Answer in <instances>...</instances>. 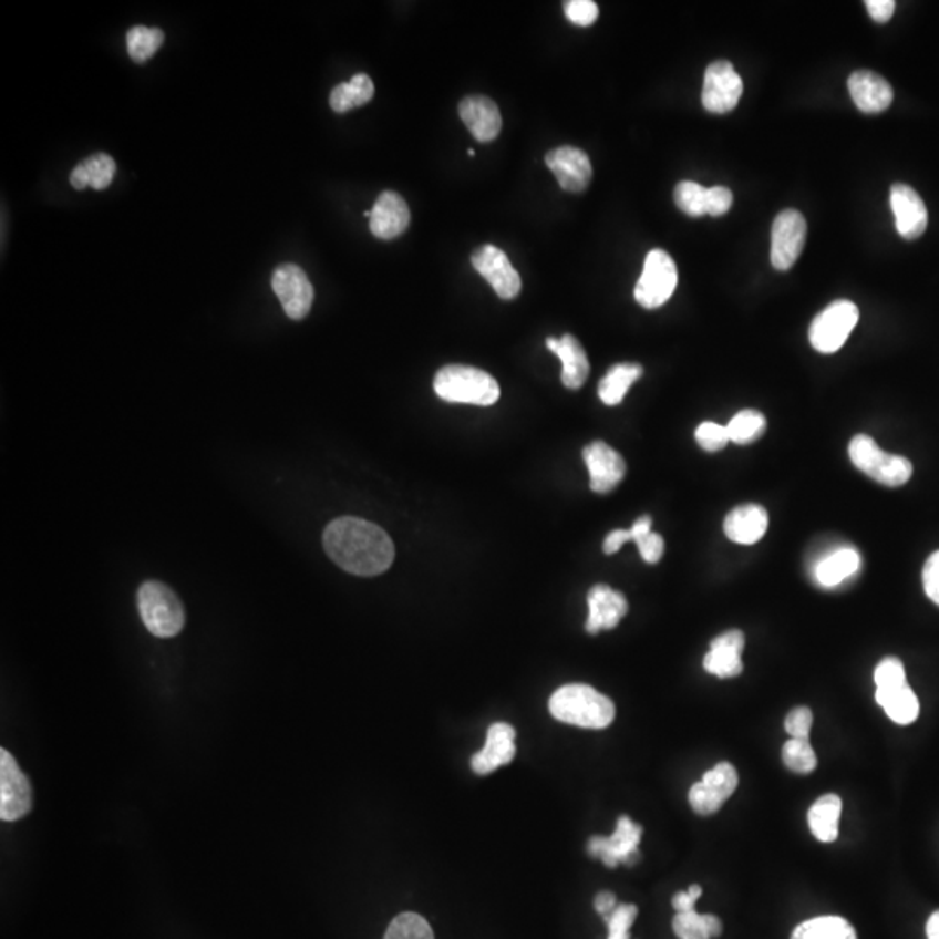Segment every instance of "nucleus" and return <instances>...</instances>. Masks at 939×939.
I'll use <instances>...</instances> for the list:
<instances>
[{"label":"nucleus","instance_id":"40","mask_svg":"<svg viewBox=\"0 0 939 939\" xmlns=\"http://www.w3.org/2000/svg\"><path fill=\"white\" fill-rule=\"evenodd\" d=\"M637 910L636 905H618L611 916L603 917L608 923V939H630V929L636 922Z\"/></svg>","mask_w":939,"mask_h":939},{"label":"nucleus","instance_id":"6","mask_svg":"<svg viewBox=\"0 0 939 939\" xmlns=\"http://www.w3.org/2000/svg\"><path fill=\"white\" fill-rule=\"evenodd\" d=\"M677 282L679 271L672 256L663 249H652L646 256L644 270L633 291L637 303L648 310L663 307L675 292Z\"/></svg>","mask_w":939,"mask_h":939},{"label":"nucleus","instance_id":"1","mask_svg":"<svg viewBox=\"0 0 939 939\" xmlns=\"http://www.w3.org/2000/svg\"><path fill=\"white\" fill-rule=\"evenodd\" d=\"M324 550L343 571L365 578L389 571L395 559L385 530L357 517H340L326 527Z\"/></svg>","mask_w":939,"mask_h":939},{"label":"nucleus","instance_id":"19","mask_svg":"<svg viewBox=\"0 0 939 939\" xmlns=\"http://www.w3.org/2000/svg\"><path fill=\"white\" fill-rule=\"evenodd\" d=\"M628 612L623 594L608 585H596L588 591V620L585 628L590 636L618 627Z\"/></svg>","mask_w":939,"mask_h":939},{"label":"nucleus","instance_id":"29","mask_svg":"<svg viewBox=\"0 0 939 939\" xmlns=\"http://www.w3.org/2000/svg\"><path fill=\"white\" fill-rule=\"evenodd\" d=\"M840 814H843V801L835 794L823 795L811 806L807 823L819 843L832 844L837 840Z\"/></svg>","mask_w":939,"mask_h":939},{"label":"nucleus","instance_id":"31","mask_svg":"<svg viewBox=\"0 0 939 939\" xmlns=\"http://www.w3.org/2000/svg\"><path fill=\"white\" fill-rule=\"evenodd\" d=\"M374 96V84L365 73H357L352 81L343 82L332 90L329 103L331 109L338 114H344L357 106L365 105L371 102Z\"/></svg>","mask_w":939,"mask_h":939},{"label":"nucleus","instance_id":"35","mask_svg":"<svg viewBox=\"0 0 939 939\" xmlns=\"http://www.w3.org/2000/svg\"><path fill=\"white\" fill-rule=\"evenodd\" d=\"M127 53L136 63H145L157 53L161 45L164 44V32L158 29H148V27H133L127 32Z\"/></svg>","mask_w":939,"mask_h":939},{"label":"nucleus","instance_id":"43","mask_svg":"<svg viewBox=\"0 0 939 939\" xmlns=\"http://www.w3.org/2000/svg\"><path fill=\"white\" fill-rule=\"evenodd\" d=\"M813 722V712L807 706H797L786 715L785 731L795 740H809Z\"/></svg>","mask_w":939,"mask_h":939},{"label":"nucleus","instance_id":"4","mask_svg":"<svg viewBox=\"0 0 939 939\" xmlns=\"http://www.w3.org/2000/svg\"><path fill=\"white\" fill-rule=\"evenodd\" d=\"M138 612L146 630L158 639L178 636L185 627L187 615L175 591L161 581H145L136 596Z\"/></svg>","mask_w":939,"mask_h":939},{"label":"nucleus","instance_id":"50","mask_svg":"<svg viewBox=\"0 0 939 939\" xmlns=\"http://www.w3.org/2000/svg\"><path fill=\"white\" fill-rule=\"evenodd\" d=\"M926 931H928L929 939H939V911H935V914L929 917L928 928H926Z\"/></svg>","mask_w":939,"mask_h":939},{"label":"nucleus","instance_id":"46","mask_svg":"<svg viewBox=\"0 0 939 939\" xmlns=\"http://www.w3.org/2000/svg\"><path fill=\"white\" fill-rule=\"evenodd\" d=\"M923 590L926 596L939 606V550L929 557L922 571Z\"/></svg>","mask_w":939,"mask_h":939},{"label":"nucleus","instance_id":"16","mask_svg":"<svg viewBox=\"0 0 939 939\" xmlns=\"http://www.w3.org/2000/svg\"><path fill=\"white\" fill-rule=\"evenodd\" d=\"M548 169L554 173L555 178L559 182L560 188L572 194L585 192L590 185L591 171L590 158L584 151L575 148V146H559L554 151L548 152L545 157Z\"/></svg>","mask_w":939,"mask_h":939},{"label":"nucleus","instance_id":"14","mask_svg":"<svg viewBox=\"0 0 939 939\" xmlns=\"http://www.w3.org/2000/svg\"><path fill=\"white\" fill-rule=\"evenodd\" d=\"M472 265L491 283V288L502 300L517 298L523 288V280L518 271L512 267L508 256L499 247L491 246V244L478 247L472 255Z\"/></svg>","mask_w":939,"mask_h":939},{"label":"nucleus","instance_id":"3","mask_svg":"<svg viewBox=\"0 0 939 939\" xmlns=\"http://www.w3.org/2000/svg\"><path fill=\"white\" fill-rule=\"evenodd\" d=\"M434 390L442 401L456 404L493 405L499 399L498 381L482 369L453 364L435 374Z\"/></svg>","mask_w":939,"mask_h":939},{"label":"nucleus","instance_id":"11","mask_svg":"<svg viewBox=\"0 0 939 939\" xmlns=\"http://www.w3.org/2000/svg\"><path fill=\"white\" fill-rule=\"evenodd\" d=\"M807 239L806 218L797 209H786L774 219L771 231V264L776 270L794 267Z\"/></svg>","mask_w":939,"mask_h":939},{"label":"nucleus","instance_id":"38","mask_svg":"<svg viewBox=\"0 0 939 939\" xmlns=\"http://www.w3.org/2000/svg\"><path fill=\"white\" fill-rule=\"evenodd\" d=\"M706 194L709 188L701 187L698 183L681 182L675 187L673 199L682 213L691 218H701L706 216Z\"/></svg>","mask_w":939,"mask_h":939},{"label":"nucleus","instance_id":"47","mask_svg":"<svg viewBox=\"0 0 939 939\" xmlns=\"http://www.w3.org/2000/svg\"><path fill=\"white\" fill-rule=\"evenodd\" d=\"M865 8H867L871 20L877 21V23H887L895 14L896 2L895 0H867Z\"/></svg>","mask_w":939,"mask_h":939},{"label":"nucleus","instance_id":"20","mask_svg":"<svg viewBox=\"0 0 939 939\" xmlns=\"http://www.w3.org/2000/svg\"><path fill=\"white\" fill-rule=\"evenodd\" d=\"M875 700L883 706L886 715L899 725H910L919 719L920 703L914 689L908 685L907 677H899L898 681L877 682L875 684Z\"/></svg>","mask_w":939,"mask_h":939},{"label":"nucleus","instance_id":"15","mask_svg":"<svg viewBox=\"0 0 939 939\" xmlns=\"http://www.w3.org/2000/svg\"><path fill=\"white\" fill-rule=\"evenodd\" d=\"M584 460L590 474V489L597 494H608L615 489L625 474L627 465L621 454L606 442L596 441L584 450Z\"/></svg>","mask_w":939,"mask_h":939},{"label":"nucleus","instance_id":"26","mask_svg":"<svg viewBox=\"0 0 939 939\" xmlns=\"http://www.w3.org/2000/svg\"><path fill=\"white\" fill-rule=\"evenodd\" d=\"M767 526L770 517L764 506L746 503L729 512L724 520V533L731 541L753 545L764 538Z\"/></svg>","mask_w":939,"mask_h":939},{"label":"nucleus","instance_id":"13","mask_svg":"<svg viewBox=\"0 0 939 939\" xmlns=\"http://www.w3.org/2000/svg\"><path fill=\"white\" fill-rule=\"evenodd\" d=\"M271 289L276 292L283 312L289 319L303 320L313 305V286L298 265L283 264L271 276Z\"/></svg>","mask_w":939,"mask_h":939},{"label":"nucleus","instance_id":"33","mask_svg":"<svg viewBox=\"0 0 939 939\" xmlns=\"http://www.w3.org/2000/svg\"><path fill=\"white\" fill-rule=\"evenodd\" d=\"M673 932L679 939H712L722 935V922L715 916L698 914L696 908L677 911L673 917Z\"/></svg>","mask_w":939,"mask_h":939},{"label":"nucleus","instance_id":"22","mask_svg":"<svg viewBox=\"0 0 939 939\" xmlns=\"http://www.w3.org/2000/svg\"><path fill=\"white\" fill-rule=\"evenodd\" d=\"M847 87H849L853 102L863 114H880L889 109L895 100L891 84L871 70H858L850 73Z\"/></svg>","mask_w":939,"mask_h":939},{"label":"nucleus","instance_id":"25","mask_svg":"<svg viewBox=\"0 0 939 939\" xmlns=\"http://www.w3.org/2000/svg\"><path fill=\"white\" fill-rule=\"evenodd\" d=\"M458 110L460 117L477 142L489 143L498 138L502 114L493 100L487 96H466Z\"/></svg>","mask_w":939,"mask_h":939},{"label":"nucleus","instance_id":"42","mask_svg":"<svg viewBox=\"0 0 939 939\" xmlns=\"http://www.w3.org/2000/svg\"><path fill=\"white\" fill-rule=\"evenodd\" d=\"M564 11L569 21L578 27H590L599 18V6L594 0H569Z\"/></svg>","mask_w":939,"mask_h":939},{"label":"nucleus","instance_id":"9","mask_svg":"<svg viewBox=\"0 0 939 939\" xmlns=\"http://www.w3.org/2000/svg\"><path fill=\"white\" fill-rule=\"evenodd\" d=\"M737 785L740 777L736 767L729 762H719L713 770L704 773L701 782L694 783L689 790L691 809L700 816H712L733 797Z\"/></svg>","mask_w":939,"mask_h":939},{"label":"nucleus","instance_id":"10","mask_svg":"<svg viewBox=\"0 0 939 939\" xmlns=\"http://www.w3.org/2000/svg\"><path fill=\"white\" fill-rule=\"evenodd\" d=\"M642 840V826L628 816H620L611 837H591L588 840V855L599 858L608 868L618 865H633L639 858V844Z\"/></svg>","mask_w":939,"mask_h":939},{"label":"nucleus","instance_id":"7","mask_svg":"<svg viewBox=\"0 0 939 939\" xmlns=\"http://www.w3.org/2000/svg\"><path fill=\"white\" fill-rule=\"evenodd\" d=\"M859 320V308L853 301L837 300L816 316L809 328V341L819 353L843 349Z\"/></svg>","mask_w":939,"mask_h":939},{"label":"nucleus","instance_id":"21","mask_svg":"<svg viewBox=\"0 0 939 939\" xmlns=\"http://www.w3.org/2000/svg\"><path fill=\"white\" fill-rule=\"evenodd\" d=\"M411 224L410 207L398 192L380 194L369 218L371 234L378 239L392 240L404 234Z\"/></svg>","mask_w":939,"mask_h":939},{"label":"nucleus","instance_id":"18","mask_svg":"<svg viewBox=\"0 0 939 939\" xmlns=\"http://www.w3.org/2000/svg\"><path fill=\"white\" fill-rule=\"evenodd\" d=\"M743 649L745 633L741 630H728L715 637L710 644V651L703 660V667L710 675L719 679H734L743 673Z\"/></svg>","mask_w":939,"mask_h":939},{"label":"nucleus","instance_id":"44","mask_svg":"<svg viewBox=\"0 0 939 939\" xmlns=\"http://www.w3.org/2000/svg\"><path fill=\"white\" fill-rule=\"evenodd\" d=\"M733 192L728 187H712L706 194V215L719 218L733 207Z\"/></svg>","mask_w":939,"mask_h":939},{"label":"nucleus","instance_id":"24","mask_svg":"<svg viewBox=\"0 0 939 939\" xmlns=\"http://www.w3.org/2000/svg\"><path fill=\"white\" fill-rule=\"evenodd\" d=\"M861 569V555L853 547H837L813 564V578L823 588H837Z\"/></svg>","mask_w":939,"mask_h":939},{"label":"nucleus","instance_id":"48","mask_svg":"<svg viewBox=\"0 0 939 939\" xmlns=\"http://www.w3.org/2000/svg\"><path fill=\"white\" fill-rule=\"evenodd\" d=\"M701 898V887L691 886L688 891L677 892L673 896L672 905L675 911H688L696 908V901Z\"/></svg>","mask_w":939,"mask_h":939},{"label":"nucleus","instance_id":"8","mask_svg":"<svg viewBox=\"0 0 939 939\" xmlns=\"http://www.w3.org/2000/svg\"><path fill=\"white\" fill-rule=\"evenodd\" d=\"M33 809V790L11 752L0 749V819L18 822Z\"/></svg>","mask_w":939,"mask_h":939},{"label":"nucleus","instance_id":"36","mask_svg":"<svg viewBox=\"0 0 939 939\" xmlns=\"http://www.w3.org/2000/svg\"><path fill=\"white\" fill-rule=\"evenodd\" d=\"M783 764L795 774H811L818 765V757L809 740L790 737L782 750Z\"/></svg>","mask_w":939,"mask_h":939},{"label":"nucleus","instance_id":"39","mask_svg":"<svg viewBox=\"0 0 939 939\" xmlns=\"http://www.w3.org/2000/svg\"><path fill=\"white\" fill-rule=\"evenodd\" d=\"M652 518L649 515H642V517L637 518L636 523H633L632 529H616L612 533H609L603 539V554L612 555L616 551H620V548L623 547L625 543L633 541L636 543L639 539V536L646 535V533H651Z\"/></svg>","mask_w":939,"mask_h":939},{"label":"nucleus","instance_id":"17","mask_svg":"<svg viewBox=\"0 0 939 939\" xmlns=\"http://www.w3.org/2000/svg\"><path fill=\"white\" fill-rule=\"evenodd\" d=\"M891 207L895 213L896 230L907 240L922 237L928 228V209L922 197L914 188L896 183L891 188Z\"/></svg>","mask_w":939,"mask_h":939},{"label":"nucleus","instance_id":"30","mask_svg":"<svg viewBox=\"0 0 939 939\" xmlns=\"http://www.w3.org/2000/svg\"><path fill=\"white\" fill-rule=\"evenodd\" d=\"M644 373L640 364L623 362L609 369L608 374L600 380L599 398L603 404L618 405L623 402L630 386Z\"/></svg>","mask_w":939,"mask_h":939},{"label":"nucleus","instance_id":"45","mask_svg":"<svg viewBox=\"0 0 939 939\" xmlns=\"http://www.w3.org/2000/svg\"><path fill=\"white\" fill-rule=\"evenodd\" d=\"M637 547H639L640 557L646 560L648 564H657L660 563L661 557L664 554V541L660 535L657 533H646V535L640 536L637 539Z\"/></svg>","mask_w":939,"mask_h":939},{"label":"nucleus","instance_id":"5","mask_svg":"<svg viewBox=\"0 0 939 939\" xmlns=\"http://www.w3.org/2000/svg\"><path fill=\"white\" fill-rule=\"evenodd\" d=\"M849 458L859 472L887 487L905 486L914 474L910 460L886 453L868 435H856L850 441Z\"/></svg>","mask_w":939,"mask_h":939},{"label":"nucleus","instance_id":"49","mask_svg":"<svg viewBox=\"0 0 939 939\" xmlns=\"http://www.w3.org/2000/svg\"><path fill=\"white\" fill-rule=\"evenodd\" d=\"M616 896L612 892L603 891L599 892L596 898V910L599 911L600 916L608 917L611 916L612 911L616 910Z\"/></svg>","mask_w":939,"mask_h":939},{"label":"nucleus","instance_id":"27","mask_svg":"<svg viewBox=\"0 0 939 939\" xmlns=\"http://www.w3.org/2000/svg\"><path fill=\"white\" fill-rule=\"evenodd\" d=\"M548 350L563 361V383L566 389L578 390L585 385L590 374V362L587 352L572 334H564L560 340L548 338Z\"/></svg>","mask_w":939,"mask_h":939},{"label":"nucleus","instance_id":"32","mask_svg":"<svg viewBox=\"0 0 939 939\" xmlns=\"http://www.w3.org/2000/svg\"><path fill=\"white\" fill-rule=\"evenodd\" d=\"M792 939H858L855 928L843 917L825 916L802 922Z\"/></svg>","mask_w":939,"mask_h":939},{"label":"nucleus","instance_id":"34","mask_svg":"<svg viewBox=\"0 0 939 939\" xmlns=\"http://www.w3.org/2000/svg\"><path fill=\"white\" fill-rule=\"evenodd\" d=\"M728 434L731 442L746 446L752 442L759 441L765 434V416L755 410L740 411L736 416L729 422Z\"/></svg>","mask_w":939,"mask_h":939},{"label":"nucleus","instance_id":"41","mask_svg":"<svg viewBox=\"0 0 939 939\" xmlns=\"http://www.w3.org/2000/svg\"><path fill=\"white\" fill-rule=\"evenodd\" d=\"M696 442L701 450L706 453H719L728 446L729 438L728 426L719 425V423L704 422L696 429Z\"/></svg>","mask_w":939,"mask_h":939},{"label":"nucleus","instance_id":"28","mask_svg":"<svg viewBox=\"0 0 939 939\" xmlns=\"http://www.w3.org/2000/svg\"><path fill=\"white\" fill-rule=\"evenodd\" d=\"M115 173H117V164L114 158L109 154H94L73 167L70 185L75 190H85L90 187L94 190H105L110 187V183L114 182Z\"/></svg>","mask_w":939,"mask_h":939},{"label":"nucleus","instance_id":"2","mask_svg":"<svg viewBox=\"0 0 939 939\" xmlns=\"http://www.w3.org/2000/svg\"><path fill=\"white\" fill-rule=\"evenodd\" d=\"M551 715L564 724L584 729H606L616 716L615 703L587 684H567L551 694Z\"/></svg>","mask_w":939,"mask_h":939},{"label":"nucleus","instance_id":"23","mask_svg":"<svg viewBox=\"0 0 939 939\" xmlns=\"http://www.w3.org/2000/svg\"><path fill=\"white\" fill-rule=\"evenodd\" d=\"M515 752V729L505 722H496L487 731L484 749L472 757V770L478 776H486L502 765L510 764Z\"/></svg>","mask_w":939,"mask_h":939},{"label":"nucleus","instance_id":"37","mask_svg":"<svg viewBox=\"0 0 939 939\" xmlns=\"http://www.w3.org/2000/svg\"><path fill=\"white\" fill-rule=\"evenodd\" d=\"M383 939H435V936L422 916L405 911L390 922Z\"/></svg>","mask_w":939,"mask_h":939},{"label":"nucleus","instance_id":"12","mask_svg":"<svg viewBox=\"0 0 939 939\" xmlns=\"http://www.w3.org/2000/svg\"><path fill=\"white\" fill-rule=\"evenodd\" d=\"M743 94V81L729 61H713L704 72L701 102L710 114H729L736 109Z\"/></svg>","mask_w":939,"mask_h":939}]
</instances>
